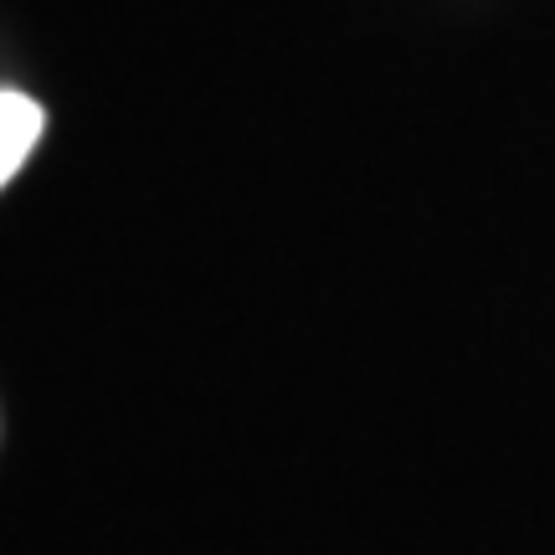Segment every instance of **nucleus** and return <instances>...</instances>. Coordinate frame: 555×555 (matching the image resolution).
Returning a JSON list of instances; mask_svg holds the SVG:
<instances>
[{
  "label": "nucleus",
  "instance_id": "f257e3e1",
  "mask_svg": "<svg viewBox=\"0 0 555 555\" xmlns=\"http://www.w3.org/2000/svg\"><path fill=\"white\" fill-rule=\"evenodd\" d=\"M41 129H47V114H41L37 99H26V93H0V185H11L26 155L37 150Z\"/></svg>",
  "mask_w": 555,
  "mask_h": 555
}]
</instances>
